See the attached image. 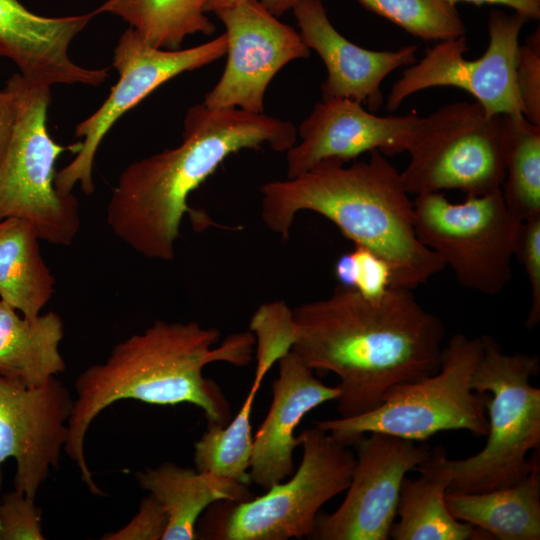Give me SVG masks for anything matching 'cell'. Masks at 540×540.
Returning a JSON list of instances; mask_svg holds the SVG:
<instances>
[{"instance_id":"cell-1","label":"cell","mask_w":540,"mask_h":540,"mask_svg":"<svg viewBox=\"0 0 540 540\" xmlns=\"http://www.w3.org/2000/svg\"><path fill=\"white\" fill-rule=\"evenodd\" d=\"M291 351L311 369L334 373L339 417L378 407L392 387L419 381L441 366V319L411 289L391 287L370 300L342 286L292 310Z\"/></svg>"},{"instance_id":"cell-2","label":"cell","mask_w":540,"mask_h":540,"mask_svg":"<svg viewBox=\"0 0 540 540\" xmlns=\"http://www.w3.org/2000/svg\"><path fill=\"white\" fill-rule=\"evenodd\" d=\"M183 124L178 146L125 168L107 205L112 232L149 259H174L186 213L207 225L187 199L227 157L264 146L286 152L297 138L290 121L237 108L213 109L203 102L187 110Z\"/></svg>"},{"instance_id":"cell-3","label":"cell","mask_w":540,"mask_h":540,"mask_svg":"<svg viewBox=\"0 0 540 540\" xmlns=\"http://www.w3.org/2000/svg\"><path fill=\"white\" fill-rule=\"evenodd\" d=\"M219 338L218 329L195 321L157 320L116 344L104 363L79 375L64 451L92 494L104 495L85 459V436L96 416L112 403L124 399L155 405L189 403L200 408L209 423H228V401L215 382L204 377L203 369L220 361L245 366L251 361L255 338L251 332L233 334L213 347Z\"/></svg>"},{"instance_id":"cell-4","label":"cell","mask_w":540,"mask_h":540,"mask_svg":"<svg viewBox=\"0 0 540 540\" xmlns=\"http://www.w3.org/2000/svg\"><path fill=\"white\" fill-rule=\"evenodd\" d=\"M260 191L261 217L270 231L287 239L298 212L322 215L354 245L390 264L392 287L412 290L445 268L418 239L413 200L400 172L379 150L350 166L322 160L296 177L267 182Z\"/></svg>"},{"instance_id":"cell-5","label":"cell","mask_w":540,"mask_h":540,"mask_svg":"<svg viewBox=\"0 0 540 540\" xmlns=\"http://www.w3.org/2000/svg\"><path fill=\"white\" fill-rule=\"evenodd\" d=\"M472 377V388L486 394L485 446L461 460H450L449 492H484L525 478L539 458L528 453L540 445V389L531 384L540 369L536 355L507 354L489 336Z\"/></svg>"},{"instance_id":"cell-6","label":"cell","mask_w":540,"mask_h":540,"mask_svg":"<svg viewBox=\"0 0 540 540\" xmlns=\"http://www.w3.org/2000/svg\"><path fill=\"white\" fill-rule=\"evenodd\" d=\"M483 339L454 334L443 347L439 370L419 381L389 389L381 404L353 417L315 421V426L352 446L362 435L383 433L415 442L449 430L485 436L486 394L472 388Z\"/></svg>"},{"instance_id":"cell-7","label":"cell","mask_w":540,"mask_h":540,"mask_svg":"<svg viewBox=\"0 0 540 540\" xmlns=\"http://www.w3.org/2000/svg\"><path fill=\"white\" fill-rule=\"evenodd\" d=\"M16 102V119L7 149L0 160V220L28 221L40 239L69 246L80 227L79 204L54 185L55 162L66 150L78 152L81 142L57 144L47 129L50 86L20 73L7 82Z\"/></svg>"},{"instance_id":"cell-8","label":"cell","mask_w":540,"mask_h":540,"mask_svg":"<svg viewBox=\"0 0 540 540\" xmlns=\"http://www.w3.org/2000/svg\"><path fill=\"white\" fill-rule=\"evenodd\" d=\"M413 207L418 239L462 286L489 296L503 291L513 276L521 221L507 208L500 189L459 203L441 192L420 194Z\"/></svg>"},{"instance_id":"cell-9","label":"cell","mask_w":540,"mask_h":540,"mask_svg":"<svg viewBox=\"0 0 540 540\" xmlns=\"http://www.w3.org/2000/svg\"><path fill=\"white\" fill-rule=\"evenodd\" d=\"M400 172L406 191L420 195L459 190L478 196L501 189L505 150L501 114L474 102H453L420 117Z\"/></svg>"},{"instance_id":"cell-10","label":"cell","mask_w":540,"mask_h":540,"mask_svg":"<svg viewBox=\"0 0 540 540\" xmlns=\"http://www.w3.org/2000/svg\"><path fill=\"white\" fill-rule=\"evenodd\" d=\"M298 437L303 454L291 479L248 501L232 502L214 538H310L321 507L348 488L355 454L350 446L316 426L304 429Z\"/></svg>"},{"instance_id":"cell-11","label":"cell","mask_w":540,"mask_h":540,"mask_svg":"<svg viewBox=\"0 0 540 540\" xmlns=\"http://www.w3.org/2000/svg\"><path fill=\"white\" fill-rule=\"evenodd\" d=\"M528 19L520 13L492 10L484 54L466 59V36L440 41L408 66L392 86L386 109L397 110L409 96L433 87H455L471 94L488 115L522 114L516 86L519 35Z\"/></svg>"},{"instance_id":"cell-12","label":"cell","mask_w":540,"mask_h":540,"mask_svg":"<svg viewBox=\"0 0 540 540\" xmlns=\"http://www.w3.org/2000/svg\"><path fill=\"white\" fill-rule=\"evenodd\" d=\"M227 46V36L224 33L191 48L159 49L144 42L129 27L114 48L112 66L119 73L118 81L102 105L76 125L75 136L83 138L81 147L76 157L56 172V190L62 195H68L79 183L85 194H92L95 189L92 178L94 157L114 123L168 80L226 55Z\"/></svg>"},{"instance_id":"cell-13","label":"cell","mask_w":540,"mask_h":540,"mask_svg":"<svg viewBox=\"0 0 540 540\" xmlns=\"http://www.w3.org/2000/svg\"><path fill=\"white\" fill-rule=\"evenodd\" d=\"M355 465L347 494L330 514H318L310 539L387 540L406 474L428 459L425 444L368 433L353 444Z\"/></svg>"},{"instance_id":"cell-14","label":"cell","mask_w":540,"mask_h":540,"mask_svg":"<svg viewBox=\"0 0 540 540\" xmlns=\"http://www.w3.org/2000/svg\"><path fill=\"white\" fill-rule=\"evenodd\" d=\"M213 13L226 29L227 61L203 103L213 109L263 113L273 77L289 62L308 58L310 49L297 31L256 0L239 1Z\"/></svg>"},{"instance_id":"cell-15","label":"cell","mask_w":540,"mask_h":540,"mask_svg":"<svg viewBox=\"0 0 540 540\" xmlns=\"http://www.w3.org/2000/svg\"><path fill=\"white\" fill-rule=\"evenodd\" d=\"M73 403L55 377L26 387L0 376V466L15 459L14 489L28 498L35 500L50 468L58 465Z\"/></svg>"},{"instance_id":"cell-16","label":"cell","mask_w":540,"mask_h":540,"mask_svg":"<svg viewBox=\"0 0 540 540\" xmlns=\"http://www.w3.org/2000/svg\"><path fill=\"white\" fill-rule=\"evenodd\" d=\"M420 116H378L356 101L318 102L299 125L300 142L286 151V178L296 177L325 159L347 162L365 152H407Z\"/></svg>"},{"instance_id":"cell-17","label":"cell","mask_w":540,"mask_h":540,"mask_svg":"<svg viewBox=\"0 0 540 540\" xmlns=\"http://www.w3.org/2000/svg\"><path fill=\"white\" fill-rule=\"evenodd\" d=\"M292 10L303 42L325 65L322 100L346 98L376 112L383 104L382 81L396 69L417 61L416 45L375 51L349 41L332 25L321 0H299Z\"/></svg>"},{"instance_id":"cell-18","label":"cell","mask_w":540,"mask_h":540,"mask_svg":"<svg viewBox=\"0 0 540 540\" xmlns=\"http://www.w3.org/2000/svg\"><path fill=\"white\" fill-rule=\"evenodd\" d=\"M96 16L94 11L65 17H46L26 9L18 0H0V57H7L25 78L47 86H99L109 68L90 69L69 56L72 40Z\"/></svg>"},{"instance_id":"cell-19","label":"cell","mask_w":540,"mask_h":540,"mask_svg":"<svg viewBox=\"0 0 540 540\" xmlns=\"http://www.w3.org/2000/svg\"><path fill=\"white\" fill-rule=\"evenodd\" d=\"M278 363L271 405L253 437L249 470L251 482L264 490L293 474V454L300 445L295 431L303 417L325 402L336 401L340 394L337 385L324 384L293 351Z\"/></svg>"},{"instance_id":"cell-20","label":"cell","mask_w":540,"mask_h":540,"mask_svg":"<svg viewBox=\"0 0 540 540\" xmlns=\"http://www.w3.org/2000/svg\"><path fill=\"white\" fill-rule=\"evenodd\" d=\"M416 470L417 478L405 477L390 538L394 540H491L486 531L456 519L445 495L451 485L450 459L442 446L431 449Z\"/></svg>"},{"instance_id":"cell-21","label":"cell","mask_w":540,"mask_h":540,"mask_svg":"<svg viewBox=\"0 0 540 540\" xmlns=\"http://www.w3.org/2000/svg\"><path fill=\"white\" fill-rule=\"evenodd\" d=\"M147 490L165 509L168 524L162 540L197 538L196 523L215 502L240 503L254 496L247 485L209 472L163 463L136 474Z\"/></svg>"},{"instance_id":"cell-22","label":"cell","mask_w":540,"mask_h":540,"mask_svg":"<svg viewBox=\"0 0 540 540\" xmlns=\"http://www.w3.org/2000/svg\"><path fill=\"white\" fill-rule=\"evenodd\" d=\"M61 317L49 311L29 320L0 299V376L26 387L45 384L66 370L59 351Z\"/></svg>"},{"instance_id":"cell-23","label":"cell","mask_w":540,"mask_h":540,"mask_svg":"<svg viewBox=\"0 0 540 540\" xmlns=\"http://www.w3.org/2000/svg\"><path fill=\"white\" fill-rule=\"evenodd\" d=\"M540 465L521 481L484 492H449L445 502L458 520L498 540L540 539Z\"/></svg>"},{"instance_id":"cell-24","label":"cell","mask_w":540,"mask_h":540,"mask_svg":"<svg viewBox=\"0 0 540 540\" xmlns=\"http://www.w3.org/2000/svg\"><path fill=\"white\" fill-rule=\"evenodd\" d=\"M39 236L28 221L0 220V299L33 320L54 293L55 279L41 256Z\"/></svg>"},{"instance_id":"cell-25","label":"cell","mask_w":540,"mask_h":540,"mask_svg":"<svg viewBox=\"0 0 540 540\" xmlns=\"http://www.w3.org/2000/svg\"><path fill=\"white\" fill-rule=\"evenodd\" d=\"M210 0H107L95 11L110 13L127 22L147 44L178 50L196 33L211 35L215 25L205 15Z\"/></svg>"},{"instance_id":"cell-26","label":"cell","mask_w":540,"mask_h":540,"mask_svg":"<svg viewBox=\"0 0 540 540\" xmlns=\"http://www.w3.org/2000/svg\"><path fill=\"white\" fill-rule=\"evenodd\" d=\"M505 150L503 200L519 220L540 217V125L522 114H501Z\"/></svg>"},{"instance_id":"cell-27","label":"cell","mask_w":540,"mask_h":540,"mask_svg":"<svg viewBox=\"0 0 540 540\" xmlns=\"http://www.w3.org/2000/svg\"><path fill=\"white\" fill-rule=\"evenodd\" d=\"M255 398L247 395L239 412L226 425L209 423L194 444L196 470L249 485L253 447L251 411Z\"/></svg>"},{"instance_id":"cell-28","label":"cell","mask_w":540,"mask_h":540,"mask_svg":"<svg viewBox=\"0 0 540 540\" xmlns=\"http://www.w3.org/2000/svg\"><path fill=\"white\" fill-rule=\"evenodd\" d=\"M366 10L425 41H445L465 35L455 4L447 0H357Z\"/></svg>"},{"instance_id":"cell-29","label":"cell","mask_w":540,"mask_h":540,"mask_svg":"<svg viewBox=\"0 0 540 540\" xmlns=\"http://www.w3.org/2000/svg\"><path fill=\"white\" fill-rule=\"evenodd\" d=\"M334 274L340 286L353 289L370 300L381 299L393 285L390 264L373 251L358 245L338 258Z\"/></svg>"},{"instance_id":"cell-30","label":"cell","mask_w":540,"mask_h":540,"mask_svg":"<svg viewBox=\"0 0 540 540\" xmlns=\"http://www.w3.org/2000/svg\"><path fill=\"white\" fill-rule=\"evenodd\" d=\"M250 327L258 343L255 373L265 376L274 362L291 350L294 342L292 310L283 302L263 305L252 317Z\"/></svg>"},{"instance_id":"cell-31","label":"cell","mask_w":540,"mask_h":540,"mask_svg":"<svg viewBox=\"0 0 540 540\" xmlns=\"http://www.w3.org/2000/svg\"><path fill=\"white\" fill-rule=\"evenodd\" d=\"M516 86L522 115L540 125V29L519 45L516 60Z\"/></svg>"},{"instance_id":"cell-32","label":"cell","mask_w":540,"mask_h":540,"mask_svg":"<svg viewBox=\"0 0 540 540\" xmlns=\"http://www.w3.org/2000/svg\"><path fill=\"white\" fill-rule=\"evenodd\" d=\"M41 509L14 489L0 497V540H43Z\"/></svg>"},{"instance_id":"cell-33","label":"cell","mask_w":540,"mask_h":540,"mask_svg":"<svg viewBox=\"0 0 540 540\" xmlns=\"http://www.w3.org/2000/svg\"><path fill=\"white\" fill-rule=\"evenodd\" d=\"M514 257L521 263L531 290V303L526 327L540 321V217L522 221L519 226Z\"/></svg>"},{"instance_id":"cell-34","label":"cell","mask_w":540,"mask_h":540,"mask_svg":"<svg viewBox=\"0 0 540 540\" xmlns=\"http://www.w3.org/2000/svg\"><path fill=\"white\" fill-rule=\"evenodd\" d=\"M168 516L163 506L152 496L143 498L136 515L123 528L102 537L107 540H159L163 538Z\"/></svg>"},{"instance_id":"cell-35","label":"cell","mask_w":540,"mask_h":540,"mask_svg":"<svg viewBox=\"0 0 540 540\" xmlns=\"http://www.w3.org/2000/svg\"><path fill=\"white\" fill-rule=\"evenodd\" d=\"M16 119V102L12 89L0 91V160L9 144Z\"/></svg>"},{"instance_id":"cell-36","label":"cell","mask_w":540,"mask_h":540,"mask_svg":"<svg viewBox=\"0 0 540 540\" xmlns=\"http://www.w3.org/2000/svg\"><path fill=\"white\" fill-rule=\"evenodd\" d=\"M453 4L457 2H467L475 5L496 4L511 8L514 12L520 13L528 20H538L540 17V0H447Z\"/></svg>"},{"instance_id":"cell-37","label":"cell","mask_w":540,"mask_h":540,"mask_svg":"<svg viewBox=\"0 0 540 540\" xmlns=\"http://www.w3.org/2000/svg\"><path fill=\"white\" fill-rule=\"evenodd\" d=\"M244 0H210L206 6V12H215L216 10ZM260 2L271 14L278 17L288 10L293 9L299 0H256Z\"/></svg>"}]
</instances>
